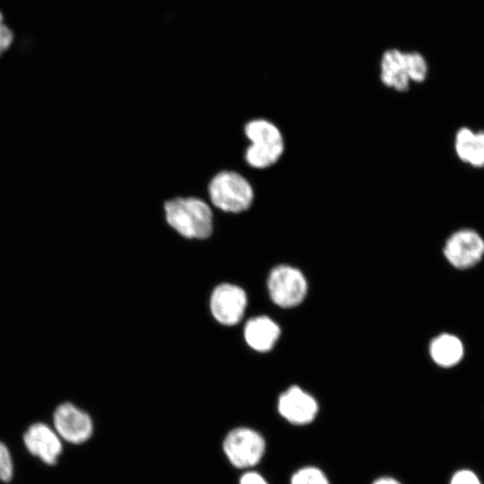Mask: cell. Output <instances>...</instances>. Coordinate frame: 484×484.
<instances>
[{
	"label": "cell",
	"mask_w": 484,
	"mask_h": 484,
	"mask_svg": "<svg viewBox=\"0 0 484 484\" xmlns=\"http://www.w3.org/2000/svg\"><path fill=\"white\" fill-rule=\"evenodd\" d=\"M14 466L7 445L0 441V480L9 482L13 477Z\"/></svg>",
	"instance_id": "obj_16"
},
{
	"label": "cell",
	"mask_w": 484,
	"mask_h": 484,
	"mask_svg": "<svg viewBox=\"0 0 484 484\" xmlns=\"http://www.w3.org/2000/svg\"><path fill=\"white\" fill-rule=\"evenodd\" d=\"M27 451L48 465H55L63 451L62 439L53 427L43 422L30 425L23 433Z\"/></svg>",
	"instance_id": "obj_10"
},
{
	"label": "cell",
	"mask_w": 484,
	"mask_h": 484,
	"mask_svg": "<svg viewBox=\"0 0 484 484\" xmlns=\"http://www.w3.org/2000/svg\"><path fill=\"white\" fill-rule=\"evenodd\" d=\"M451 484H480V482L472 471L462 470L453 476Z\"/></svg>",
	"instance_id": "obj_18"
},
{
	"label": "cell",
	"mask_w": 484,
	"mask_h": 484,
	"mask_svg": "<svg viewBox=\"0 0 484 484\" xmlns=\"http://www.w3.org/2000/svg\"><path fill=\"white\" fill-rule=\"evenodd\" d=\"M53 428L63 441L81 445L93 433L91 416L71 402H63L53 413Z\"/></svg>",
	"instance_id": "obj_8"
},
{
	"label": "cell",
	"mask_w": 484,
	"mask_h": 484,
	"mask_svg": "<svg viewBox=\"0 0 484 484\" xmlns=\"http://www.w3.org/2000/svg\"><path fill=\"white\" fill-rule=\"evenodd\" d=\"M429 354L437 366L448 368L462 361L464 356V346L458 336L444 333L431 341Z\"/></svg>",
	"instance_id": "obj_14"
},
{
	"label": "cell",
	"mask_w": 484,
	"mask_h": 484,
	"mask_svg": "<svg viewBox=\"0 0 484 484\" xmlns=\"http://www.w3.org/2000/svg\"><path fill=\"white\" fill-rule=\"evenodd\" d=\"M279 325L265 315L249 319L244 329V336L250 348L256 351L270 350L280 336Z\"/></svg>",
	"instance_id": "obj_12"
},
{
	"label": "cell",
	"mask_w": 484,
	"mask_h": 484,
	"mask_svg": "<svg viewBox=\"0 0 484 484\" xmlns=\"http://www.w3.org/2000/svg\"><path fill=\"white\" fill-rule=\"evenodd\" d=\"M443 252L454 268L470 269L477 265L484 256V238L472 229H460L447 238Z\"/></svg>",
	"instance_id": "obj_7"
},
{
	"label": "cell",
	"mask_w": 484,
	"mask_h": 484,
	"mask_svg": "<svg viewBox=\"0 0 484 484\" xmlns=\"http://www.w3.org/2000/svg\"><path fill=\"white\" fill-rule=\"evenodd\" d=\"M454 151L462 162L484 168V131L461 127L454 136Z\"/></svg>",
	"instance_id": "obj_13"
},
{
	"label": "cell",
	"mask_w": 484,
	"mask_h": 484,
	"mask_svg": "<svg viewBox=\"0 0 484 484\" xmlns=\"http://www.w3.org/2000/svg\"><path fill=\"white\" fill-rule=\"evenodd\" d=\"M290 484H329V482L319 469L306 467L293 474Z\"/></svg>",
	"instance_id": "obj_15"
},
{
	"label": "cell",
	"mask_w": 484,
	"mask_h": 484,
	"mask_svg": "<svg viewBox=\"0 0 484 484\" xmlns=\"http://www.w3.org/2000/svg\"><path fill=\"white\" fill-rule=\"evenodd\" d=\"M316 401L298 386H291L279 398L278 411L288 421L296 425L311 422L316 413Z\"/></svg>",
	"instance_id": "obj_11"
},
{
	"label": "cell",
	"mask_w": 484,
	"mask_h": 484,
	"mask_svg": "<svg viewBox=\"0 0 484 484\" xmlns=\"http://www.w3.org/2000/svg\"><path fill=\"white\" fill-rule=\"evenodd\" d=\"M13 40V31L4 24L0 12V56L8 49Z\"/></svg>",
	"instance_id": "obj_17"
},
{
	"label": "cell",
	"mask_w": 484,
	"mask_h": 484,
	"mask_svg": "<svg viewBox=\"0 0 484 484\" xmlns=\"http://www.w3.org/2000/svg\"><path fill=\"white\" fill-rule=\"evenodd\" d=\"M267 287L271 299L284 308L300 304L307 290L302 272L289 265L274 267L269 274Z\"/></svg>",
	"instance_id": "obj_6"
},
{
	"label": "cell",
	"mask_w": 484,
	"mask_h": 484,
	"mask_svg": "<svg viewBox=\"0 0 484 484\" xmlns=\"http://www.w3.org/2000/svg\"><path fill=\"white\" fill-rule=\"evenodd\" d=\"M244 133L250 145L245 151L246 163L255 169H267L275 164L285 149L284 139L280 128L264 118L248 121Z\"/></svg>",
	"instance_id": "obj_2"
},
{
	"label": "cell",
	"mask_w": 484,
	"mask_h": 484,
	"mask_svg": "<svg viewBox=\"0 0 484 484\" xmlns=\"http://www.w3.org/2000/svg\"><path fill=\"white\" fill-rule=\"evenodd\" d=\"M373 484H401L396 480L389 477L380 478L376 480Z\"/></svg>",
	"instance_id": "obj_20"
},
{
	"label": "cell",
	"mask_w": 484,
	"mask_h": 484,
	"mask_svg": "<svg viewBox=\"0 0 484 484\" xmlns=\"http://www.w3.org/2000/svg\"><path fill=\"white\" fill-rule=\"evenodd\" d=\"M239 484H267V482L258 472L246 471L241 476Z\"/></svg>",
	"instance_id": "obj_19"
},
{
	"label": "cell",
	"mask_w": 484,
	"mask_h": 484,
	"mask_svg": "<svg viewBox=\"0 0 484 484\" xmlns=\"http://www.w3.org/2000/svg\"><path fill=\"white\" fill-rule=\"evenodd\" d=\"M247 304L245 290L239 286L221 283L212 292L210 309L214 319L224 325H235L242 319Z\"/></svg>",
	"instance_id": "obj_9"
},
{
	"label": "cell",
	"mask_w": 484,
	"mask_h": 484,
	"mask_svg": "<svg viewBox=\"0 0 484 484\" xmlns=\"http://www.w3.org/2000/svg\"><path fill=\"white\" fill-rule=\"evenodd\" d=\"M208 194L213 206L235 214L248 210L255 198L251 183L240 173L232 170H221L215 174L209 182Z\"/></svg>",
	"instance_id": "obj_3"
},
{
	"label": "cell",
	"mask_w": 484,
	"mask_h": 484,
	"mask_svg": "<svg viewBox=\"0 0 484 484\" xmlns=\"http://www.w3.org/2000/svg\"><path fill=\"white\" fill-rule=\"evenodd\" d=\"M167 223L186 238L205 239L213 230V214L209 204L194 196L175 197L164 203Z\"/></svg>",
	"instance_id": "obj_1"
},
{
	"label": "cell",
	"mask_w": 484,
	"mask_h": 484,
	"mask_svg": "<svg viewBox=\"0 0 484 484\" xmlns=\"http://www.w3.org/2000/svg\"><path fill=\"white\" fill-rule=\"evenodd\" d=\"M265 450L264 437L249 428H237L229 431L223 441V451L229 462L239 469L256 465Z\"/></svg>",
	"instance_id": "obj_5"
},
{
	"label": "cell",
	"mask_w": 484,
	"mask_h": 484,
	"mask_svg": "<svg viewBox=\"0 0 484 484\" xmlns=\"http://www.w3.org/2000/svg\"><path fill=\"white\" fill-rule=\"evenodd\" d=\"M380 79L388 88L406 91L411 82H423L428 76V64L419 52L386 50L381 59Z\"/></svg>",
	"instance_id": "obj_4"
}]
</instances>
